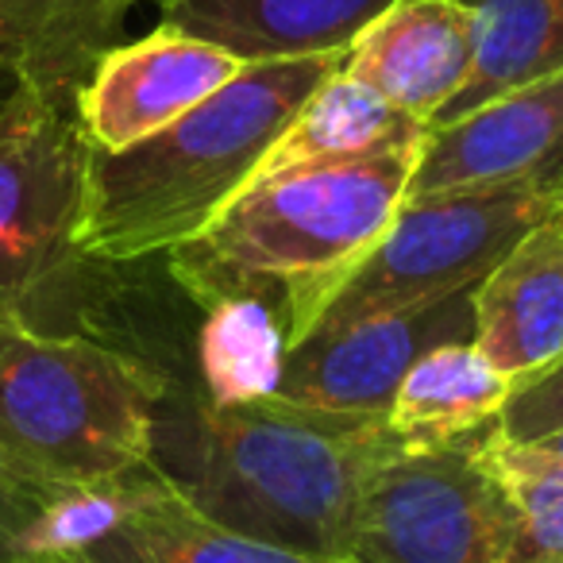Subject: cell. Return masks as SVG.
<instances>
[{"mask_svg":"<svg viewBox=\"0 0 563 563\" xmlns=\"http://www.w3.org/2000/svg\"><path fill=\"white\" fill-rule=\"evenodd\" d=\"M398 440L386 413H336L266 394L166 390L151 460L181 501L263 544L352 560L367 478Z\"/></svg>","mask_w":563,"mask_h":563,"instance_id":"6da1fadb","label":"cell"},{"mask_svg":"<svg viewBox=\"0 0 563 563\" xmlns=\"http://www.w3.org/2000/svg\"><path fill=\"white\" fill-rule=\"evenodd\" d=\"M421 143L247 186L197 240L163 255L166 266L201 309L263 301L294 352L394 224Z\"/></svg>","mask_w":563,"mask_h":563,"instance_id":"7a4b0ae2","label":"cell"},{"mask_svg":"<svg viewBox=\"0 0 563 563\" xmlns=\"http://www.w3.org/2000/svg\"><path fill=\"white\" fill-rule=\"evenodd\" d=\"M344 51L243 63L224 89L124 151H89L78 255L140 263L197 240L251 186L271 143Z\"/></svg>","mask_w":563,"mask_h":563,"instance_id":"3957f363","label":"cell"},{"mask_svg":"<svg viewBox=\"0 0 563 563\" xmlns=\"http://www.w3.org/2000/svg\"><path fill=\"white\" fill-rule=\"evenodd\" d=\"M170 386L140 360L0 306V490H58L151 475L155 409Z\"/></svg>","mask_w":563,"mask_h":563,"instance_id":"277c9868","label":"cell"},{"mask_svg":"<svg viewBox=\"0 0 563 563\" xmlns=\"http://www.w3.org/2000/svg\"><path fill=\"white\" fill-rule=\"evenodd\" d=\"M555 217H563V186L406 197L367 263L324 309L313 336L475 290L529 228Z\"/></svg>","mask_w":563,"mask_h":563,"instance_id":"5b68a950","label":"cell"},{"mask_svg":"<svg viewBox=\"0 0 563 563\" xmlns=\"http://www.w3.org/2000/svg\"><path fill=\"white\" fill-rule=\"evenodd\" d=\"M486 437V432H483ZM394 448L367 478L355 563H514L517 509L478 440Z\"/></svg>","mask_w":563,"mask_h":563,"instance_id":"8992f818","label":"cell"},{"mask_svg":"<svg viewBox=\"0 0 563 563\" xmlns=\"http://www.w3.org/2000/svg\"><path fill=\"white\" fill-rule=\"evenodd\" d=\"M89 143L74 104H47L43 117L0 151V306L20 309L78 263Z\"/></svg>","mask_w":563,"mask_h":563,"instance_id":"52a82bcc","label":"cell"},{"mask_svg":"<svg viewBox=\"0 0 563 563\" xmlns=\"http://www.w3.org/2000/svg\"><path fill=\"white\" fill-rule=\"evenodd\" d=\"M475 336V290L424 309L371 317L336 332H317L286 352L278 398L336 413H386L421 355Z\"/></svg>","mask_w":563,"mask_h":563,"instance_id":"ba28073f","label":"cell"},{"mask_svg":"<svg viewBox=\"0 0 563 563\" xmlns=\"http://www.w3.org/2000/svg\"><path fill=\"white\" fill-rule=\"evenodd\" d=\"M563 186V70L424 132L406 197Z\"/></svg>","mask_w":563,"mask_h":563,"instance_id":"9c48e42d","label":"cell"},{"mask_svg":"<svg viewBox=\"0 0 563 563\" xmlns=\"http://www.w3.org/2000/svg\"><path fill=\"white\" fill-rule=\"evenodd\" d=\"M240 70L228 51L158 24L93 66L74 93V117L89 151H124L194 112Z\"/></svg>","mask_w":563,"mask_h":563,"instance_id":"30bf717a","label":"cell"},{"mask_svg":"<svg viewBox=\"0 0 563 563\" xmlns=\"http://www.w3.org/2000/svg\"><path fill=\"white\" fill-rule=\"evenodd\" d=\"M475 55L478 24L463 0H394L347 43L340 70L429 128L467 89Z\"/></svg>","mask_w":563,"mask_h":563,"instance_id":"8fae6325","label":"cell"},{"mask_svg":"<svg viewBox=\"0 0 563 563\" xmlns=\"http://www.w3.org/2000/svg\"><path fill=\"white\" fill-rule=\"evenodd\" d=\"M471 344L514 386L563 355V217L529 228L475 286Z\"/></svg>","mask_w":563,"mask_h":563,"instance_id":"7c38bea8","label":"cell"},{"mask_svg":"<svg viewBox=\"0 0 563 563\" xmlns=\"http://www.w3.org/2000/svg\"><path fill=\"white\" fill-rule=\"evenodd\" d=\"M394 0H163V24L228 51L240 63H278L347 51Z\"/></svg>","mask_w":563,"mask_h":563,"instance_id":"4fadbf2b","label":"cell"},{"mask_svg":"<svg viewBox=\"0 0 563 563\" xmlns=\"http://www.w3.org/2000/svg\"><path fill=\"white\" fill-rule=\"evenodd\" d=\"M344 66V63H340ZM429 128L421 120L394 109L383 93L363 86L360 78L344 70H332L313 93L306 97L294 120L282 128L271 151L258 163L251 186L278 174L306 170V166L329 163H360V158L383 155V151L406 147L424 140Z\"/></svg>","mask_w":563,"mask_h":563,"instance_id":"5bb4252c","label":"cell"},{"mask_svg":"<svg viewBox=\"0 0 563 563\" xmlns=\"http://www.w3.org/2000/svg\"><path fill=\"white\" fill-rule=\"evenodd\" d=\"M514 394L506 378L471 340L432 347L409 367L386 409V429L409 452L475 440L494 429Z\"/></svg>","mask_w":563,"mask_h":563,"instance_id":"9a60e30c","label":"cell"},{"mask_svg":"<svg viewBox=\"0 0 563 563\" xmlns=\"http://www.w3.org/2000/svg\"><path fill=\"white\" fill-rule=\"evenodd\" d=\"M143 0H0V35L51 101H70L93 66L120 47Z\"/></svg>","mask_w":563,"mask_h":563,"instance_id":"2e32d148","label":"cell"},{"mask_svg":"<svg viewBox=\"0 0 563 563\" xmlns=\"http://www.w3.org/2000/svg\"><path fill=\"white\" fill-rule=\"evenodd\" d=\"M81 563H355L263 544L212 525L158 478L104 540L78 552Z\"/></svg>","mask_w":563,"mask_h":563,"instance_id":"e0dca14e","label":"cell"},{"mask_svg":"<svg viewBox=\"0 0 563 563\" xmlns=\"http://www.w3.org/2000/svg\"><path fill=\"white\" fill-rule=\"evenodd\" d=\"M475 12L478 55L467 89L432 120L452 124L494 97L563 70V0H463Z\"/></svg>","mask_w":563,"mask_h":563,"instance_id":"ac0fdd59","label":"cell"},{"mask_svg":"<svg viewBox=\"0 0 563 563\" xmlns=\"http://www.w3.org/2000/svg\"><path fill=\"white\" fill-rule=\"evenodd\" d=\"M286 340L255 298H220L197 324V383L209 401H255L278 390Z\"/></svg>","mask_w":563,"mask_h":563,"instance_id":"d6986e66","label":"cell"},{"mask_svg":"<svg viewBox=\"0 0 563 563\" xmlns=\"http://www.w3.org/2000/svg\"><path fill=\"white\" fill-rule=\"evenodd\" d=\"M478 452L517 509L514 563H563V455L509 444L494 429L478 440Z\"/></svg>","mask_w":563,"mask_h":563,"instance_id":"ffe728a7","label":"cell"},{"mask_svg":"<svg viewBox=\"0 0 563 563\" xmlns=\"http://www.w3.org/2000/svg\"><path fill=\"white\" fill-rule=\"evenodd\" d=\"M158 471L120 483H97V486H74L58 490L51 498L35 501L27 514L24 529L16 537V555H78L104 540L132 506L158 483Z\"/></svg>","mask_w":563,"mask_h":563,"instance_id":"44dd1931","label":"cell"},{"mask_svg":"<svg viewBox=\"0 0 563 563\" xmlns=\"http://www.w3.org/2000/svg\"><path fill=\"white\" fill-rule=\"evenodd\" d=\"M563 429V355L514 386L494 421V437L509 444H537Z\"/></svg>","mask_w":563,"mask_h":563,"instance_id":"7402d4cb","label":"cell"},{"mask_svg":"<svg viewBox=\"0 0 563 563\" xmlns=\"http://www.w3.org/2000/svg\"><path fill=\"white\" fill-rule=\"evenodd\" d=\"M47 104H55V101H51L47 93H40V86H35L24 66H20L16 51L0 35V151L12 147V143L43 117ZM63 104H70V101H63Z\"/></svg>","mask_w":563,"mask_h":563,"instance_id":"603a6c76","label":"cell"},{"mask_svg":"<svg viewBox=\"0 0 563 563\" xmlns=\"http://www.w3.org/2000/svg\"><path fill=\"white\" fill-rule=\"evenodd\" d=\"M27 514H32V501L12 498V494L0 490V563L16 560V537L24 529Z\"/></svg>","mask_w":563,"mask_h":563,"instance_id":"cb8c5ba5","label":"cell"},{"mask_svg":"<svg viewBox=\"0 0 563 563\" xmlns=\"http://www.w3.org/2000/svg\"><path fill=\"white\" fill-rule=\"evenodd\" d=\"M12 563H81L78 555H16Z\"/></svg>","mask_w":563,"mask_h":563,"instance_id":"d4e9b609","label":"cell"},{"mask_svg":"<svg viewBox=\"0 0 563 563\" xmlns=\"http://www.w3.org/2000/svg\"><path fill=\"white\" fill-rule=\"evenodd\" d=\"M537 448H544V452L563 455V429H560V432H552V437H544V440H537Z\"/></svg>","mask_w":563,"mask_h":563,"instance_id":"484cf974","label":"cell"},{"mask_svg":"<svg viewBox=\"0 0 563 563\" xmlns=\"http://www.w3.org/2000/svg\"><path fill=\"white\" fill-rule=\"evenodd\" d=\"M147 4H163V0H147Z\"/></svg>","mask_w":563,"mask_h":563,"instance_id":"4316f807","label":"cell"}]
</instances>
